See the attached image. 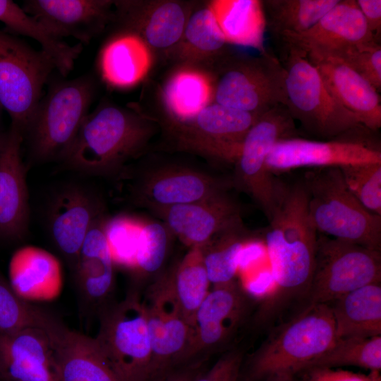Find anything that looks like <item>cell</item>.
Segmentation results:
<instances>
[{"label": "cell", "mask_w": 381, "mask_h": 381, "mask_svg": "<svg viewBox=\"0 0 381 381\" xmlns=\"http://www.w3.org/2000/svg\"><path fill=\"white\" fill-rule=\"evenodd\" d=\"M265 233L275 288L260 307L265 325L284 321L303 310L310 287L318 231L310 217L302 181L285 184Z\"/></svg>", "instance_id": "6da1fadb"}, {"label": "cell", "mask_w": 381, "mask_h": 381, "mask_svg": "<svg viewBox=\"0 0 381 381\" xmlns=\"http://www.w3.org/2000/svg\"><path fill=\"white\" fill-rule=\"evenodd\" d=\"M337 340L329 304H315L277 325L248 358L245 381L294 377Z\"/></svg>", "instance_id": "7a4b0ae2"}, {"label": "cell", "mask_w": 381, "mask_h": 381, "mask_svg": "<svg viewBox=\"0 0 381 381\" xmlns=\"http://www.w3.org/2000/svg\"><path fill=\"white\" fill-rule=\"evenodd\" d=\"M149 136L150 127L139 115L104 104L87 115L62 161L81 173L111 174L137 155Z\"/></svg>", "instance_id": "3957f363"}, {"label": "cell", "mask_w": 381, "mask_h": 381, "mask_svg": "<svg viewBox=\"0 0 381 381\" xmlns=\"http://www.w3.org/2000/svg\"><path fill=\"white\" fill-rule=\"evenodd\" d=\"M318 234L381 249V216L365 208L347 188L339 167L310 169L302 180Z\"/></svg>", "instance_id": "277c9868"}, {"label": "cell", "mask_w": 381, "mask_h": 381, "mask_svg": "<svg viewBox=\"0 0 381 381\" xmlns=\"http://www.w3.org/2000/svg\"><path fill=\"white\" fill-rule=\"evenodd\" d=\"M286 104L294 121L320 138L333 139L365 128L327 89L306 52L284 44Z\"/></svg>", "instance_id": "5b68a950"}, {"label": "cell", "mask_w": 381, "mask_h": 381, "mask_svg": "<svg viewBox=\"0 0 381 381\" xmlns=\"http://www.w3.org/2000/svg\"><path fill=\"white\" fill-rule=\"evenodd\" d=\"M95 89L89 75L59 81L50 87L39 102L25 133L35 159L63 160L89 114Z\"/></svg>", "instance_id": "8992f818"}, {"label": "cell", "mask_w": 381, "mask_h": 381, "mask_svg": "<svg viewBox=\"0 0 381 381\" xmlns=\"http://www.w3.org/2000/svg\"><path fill=\"white\" fill-rule=\"evenodd\" d=\"M95 338L121 381H151L152 353L142 298L136 291L98 313Z\"/></svg>", "instance_id": "52a82bcc"}, {"label": "cell", "mask_w": 381, "mask_h": 381, "mask_svg": "<svg viewBox=\"0 0 381 381\" xmlns=\"http://www.w3.org/2000/svg\"><path fill=\"white\" fill-rule=\"evenodd\" d=\"M295 121L286 106L263 114L246 134L235 161V184L260 206L267 219L278 205L285 183L267 167V159L279 140L294 136Z\"/></svg>", "instance_id": "ba28073f"}, {"label": "cell", "mask_w": 381, "mask_h": 381, "mask_svg": "<svg viewBox=\"0 0 381 381\" xmlns=\"http://www.w3.org/2000/svg\"><path fill=\"white\" fill-rule=\"evenodd\" d=\"M55 65L44 51L0 30V104L25 138Z\"/></svg>", "instance_id": "9c48e42d"}, {"label": "cell", "mask_w": 381, "mask_h": 381, "mask_svg": "<svg viewBox=\"0 0 381 381\" xmlns=\"http://www.w3.org/2000/svg\"><path fill=\"white\" fill-rule=\"evenodd\" d=\"M381 282V253L318 233L307 308L329 304L363 286Z\"/></svg>", "instance_id": "30bf717a"}, {"label": "cell", "mask_w": 381, "mask_h": 381, "mask_svg": "<svg viewBox=\"0 0 381 381\" xmlns=\"http://www.w3.org/2000/svg\"><path fill=\"white\" fill-rule=\"evenodd\" d=\"M214 83L215 103L262 115L286 104L285 70L267 52L258 57L228 56Z\"/></svg>", "instance_id": "8fae6325"}, {"label": "cell", "mask_w": 381, "mask_h": 381, "mask_svg": "<svg viewBox=\"0 0 381 381\" xmlns=\"http://www.w3.org/2000/svg\"><path fill=\"white\" fill-rule=\"evenodd\" d=\"M171 274L172 270L157 279L142 298L151 342V380L154 381L183 365L193 336V328L174 296Z\"/></svg>", "instance_id": "7c38bea8"}, {"label": "cell", "mask_w": 381, "mask_h": 381, "mask_svg": "<svg viewBox=\"0 0 381 381\" xmlns=\"http://www.w3.org/2000/svg\"><path fill=\"white\" fill-rule=\"evenodd\" d=\"M346 135L325 141L295 136L284 138L276 143L268 155L267 169L276 176L302 167L316 169L381 163L380 147L366 140Z\"/></svg>", "instance_id": "4fadbf2b"}, {"label": "cell", "mask_w": 381, "mask_h": 381, "mask_svg": "<svg viewBox=\"0 0 381 381\" xmlns=\"http://www.w3.org/2000/svg\"><path fill=\"white\" fill-rule=\"evenodd\" d=\"M248 308L247 296L236 280L213 286L195 313L183 365L227 344L244 320Z\"/></svg>", "instance_id": "5bb4252c"}, {"label": "cell", "mask_w": 381, "mask_h": 381, "mask_svg": "<svg viewBox=\"0 0 381 381\" xmlns=\"http://www.w3.org/2000/svg\"><path fill=\"white\" fill-rule=\"evenodd\" d=\"M152 209L189 248L204 247L219 234L243 222L239 205L227 192L196 202Z\"/></svg>", "instance_id": "9a60e30c"}, {"label": "cell", "mask_w": 381, "mask_h": 381, "mask_svg": "<svg viewBox=\"0 0 381 381\" xmlns=\"http://www.w3.org/2000/svg\"><path fill=\"white\" fill-rule=\"evenodd\" d=\"M261 116L211 103L190 122L183 140L189 147L234 163L246 134Z\"/></svg>", "instance_id": "2e32d148"}, {"label": "cell", "mask_w": 381, "mask_h": 381, "mask_svg": "<svg viewBox=\"0 0 381 381\" xmlns=\"http://www.w3.org/2000/svg\"><path fill=\"white\" fill-rule=\"evenodd\" d=\"M24 136L11 126L0 133V237L16 240L29 222L28 192L21 145Z\"/></svg>", "instance_id": "e0dca14e"}, {"label": "cell", "mask_w": 381, "mask_h": 381, "mask_svg": "<svg viewBox=\"0 0 381 381\" xmlns=\"http://www.w3.org/2000/svg\"><path fill=\"white\" fill-rule=\"evenodd\" d=\"M43 329L53 349L60 381H121L95 338L70 329L54 315Z\"/></svg>", "instance_id": "ac0fdd59"}, {"label": "cell", "mask_w": 381, "mask_h": 381, "mask_svg": "<svg viewBox=\"0 0 381 381\" xmlns=\"http://www.w3.org/2000/svg\"><path fill=\"white\" fill-rule=\"evenodd\" d=\"M111 1L28 0L22 8L52 35L73 37L87 44L111 19Z\"/></svg>", "instance_id": "d6986e66"}, {"label": "cell", "mask_w": 381, "mask_h": 381, "mask_svg": "<svg viewBox=\"0 0 381 381\" xmlns=\"http://www.w3.org/2000/svg\"><path fill=\"white\" fill-rule=\"evenodd\" d=\"M306 54L335 99L353 113L365 128L378 130L381 127L380 93L339 58L316 51Z\"/></svg>", "instance_id": "ffe728a7"}, {"label": "cell", "mask_w": 381, "mask_h": 381, "mask_svg": "<svg viewBox=\"0 0 381 381\" xmlns=\"http://www.w3.org/2000/svg\"><path fill=\"white\" fill-rule=\"evenodd\" d=\"M231 183L186 167H166L148 172L138 196L150 207H165L204 200L227 192Z\"/></svg>", "instance_id": "44dd1931"}, {"label": "cell", "mask_w": 381, "mask_h": 381, "mask_svg": "<svg viewBox=\"0 0 381 381\" xmlns=\"http://www.w3.org/2000/svg\"><path fill=\"white\" fill-rule=\"evenodd\" d=\"M100 216L90 229L74 268L83 312L99 313L108 305L114 285V261Z\"/></svg>", "instance_id": "7402d4cb"}, {"label": "cell", "mask_w": 381, "mask_h": 381, "mask_svg": "<svg viewBox=\"0 0 381 381\" xmlns=\"http://www.w3.org/2000/svg\"><path fill=\"white\" fill-rule=\"evenodd\" d=\"M100 216L98 201L81 187H66L52 200L49 210L51 236L73 270L87 233Z\"/></svg>", "instance_id": "603a6c76"}, {"label": "cell", "mask_w": 381, "mask_h": 381, "mask_svg": "<svg viewBox=\"0 0 381 381\" xmlns=\"http://www.w3.org/2000/svg\"><path fill=\"white\" fill-rule=\"evenodd\" d=\"M1 381H60L46 332L29 327L0 335Z\"/></svg>", "instance_id": "cb8c5ba5"}, {"label": "cell", "mask_w": 381, "mask_h": 381, "mask_svg": "<svg viewBox=\"0 0 381 381\" xmlns=\"http://www.w3.org/2000/svg\"><path fill=\"white\" fill-rule=\"evenodd\" d=\"M280 37L286 44L323 53L375 40L356 0H339L309 30L299 34H284Z\"/></svg>", "instance_id": "d4e9b609"}, {"label": "cell", "mask_w": 381, "mask_h": 381, "mask_svg": "<svg viewBox=\"0 0 381 381\" xmlns=\"http://www.w3.org/2000/svg\"><path fill=\"white\" fill-rule=\"evenodd\" d=\"M8 284L25 301H51L63 286L59 260L49 251L34 246L17 249L8 263Z\"/></svg>", "instance_id": "484cf974"}, {"label": "cell", "mask_w": 381, "mask_h": 381, "mask_svg": "<svg viewBox=\"0 0 381 381\" xmlns=\"http://www.w3.org/2000/svg\"><path fill=\"white\" fill-rule=\"evenodd\" d=\"M115 5L128 32L138 35L150 48H169L181 40L188 18L179 3L121 1Z\"/></svg>", "instance_id": "4316f807"}, {"label": "cell", "mask_w": 381, "mask_h": 381, "mask_svg": "<svg viewBox=\"0 0 381 381\" xmlns=\"http://www.w3.org/2000/svg\"><path fill=\"white\" fill-rule=\"evenodd\" d=\"M152 64L150 47L140 37L130 32L113 37L99 56L104 80L119 88L131 87L142 81Z\"/></svg>", "instance_id": "83f0119b"}, {"label": "cell", "mask_w": 381, "mask_h": 381, "mask_svg": "<svg viewBox=\"0 0 381 381\" xmlns=\"http://www.w3.org/2000/svg\"><path fill=\"white\" fill-rule=\"evenodd\" d=\"M329 305L337 339L381 335V282L349 292Z\"/></svg>", "instance_id": "f1b7e54d"}, {"label": "cell", "mask_w": 381, "mask_h": 381, "mask_svg": "<svg viewBox=\"0 0 381 381\" xmlns=\"http://www.w3.org/2000/svg\"><path fill=\"white\" fill-rule=\"evenodd\" d=\"M207 5L226 43L252 47L260 54L267 52L264 43L266 20L262 1L214 0Z\"/></svg>", "instance_id": "f546056e"}, {"label": "cell", "mask_w": 381, "mask_h": 381, "mask_svg": "<svg viewBox=\"0 0 381 381\" xmlns=\"http://www.w3.org/2000/svg\"><path fill=\"white\" fill-rule=\"evenodd\" d=\"M214 83L207 73L190 67L173 73L163 91L169 113L178 121L191 122L214 99Z\"/></svg>", "instance_id": "4dcf8cb0"}, {"label": "cell", "mask_w": 381, "mask_h": 381, "mask_svg": "<svg viewBox=\"0 0 381 381\" xmlns=\"http://www.w3.org/2000/svg\"><path fill=\"white\" fill-rule=\"evenodd\" d=\"M0 21L6 32L31 37L52 59L56 68L66 76L73 69L74 61L83 49L81 43L71 46L52 35L40 22L28 14L16 3L0 0Z\"/></svg>", "instance_id": "1f68e13d"}, {"label": "cell", "mask_w": 381, "mask_h": 381, "mask_svg": "<svg viewBox=\"0 0 381 381\" xmlns=\"http://www.w3.org/2000/svg\"><path fill=\"white\" fill-rule=\"evenodd\" d=\"M171 282L179 308L193 328L195 313L211 284L204 263L203 247L189 248L172 270Z\"/></svg>", "instance_id": "d6a6232c"}, {"label": "cell", "mask_w": 381, "mask_h": 381, "mask_svg": "<svg viewBox=\"0 0 381 381\" xmlns=\"http://www.w3.org/2000/svg\"><path fill=\"white\" fill-rule=\"evenodd\" d=\"M252 241L241 222L219 234L203 247L204 263L211 284L235 280L243 250Z\"/></svg>", "instance_id": "836d02e7"}, {"label": "cell", "mask_w": 381, "mask_h": 381, "mask_svg": "<svg viewBox=\"0 0 381 381\" xmlns=\"http://www.w3.org/2000/svg\"><path fill=\"white\" fill-rule=\"evenodd\" d=\"M266 26L274 35L299 34L312 28L339 0L262 1Z\"/></svg>", "instance_id": "e575fe53"}, {"label": "cell", "mask_w": 381, "mask_h": 381, "mask_svg": "<svg viewBox=\"0 0 381 381\" xmlns=\"http://www.w3.org/2000/svg\"><path fill=\"white\" fill-rule=\"evenodd\" d=\"M180 41L181 53L185 58L209 57L223 61L227 56L226 42L208 5L197 10L188 18Z\"/></svg>", "instance_id": "d590c367"}, {"label": "cell", "mask_w": 381, "mask_h": 381, "mask_svg": "<svg viewBox=\"0 0 381 381\" xmlns=\"http://www.w3.org/2000/svg\"><path fill=\"white\" fill-rule=\"evenodd\" d=\"M313 366H356L370 372H380L381 335L337 339L328 351L307 368Z\"/></svg>", "instance_id": "8d00e7d4"}, {"label": "cell", "mask_w": 381, "mask_h": 381, "mask_svg": "<svg viewBox=\"0 0 381 381\" xmlns=\"http://www.w3.org/2000/svg\"><path fill=\"white\" fill-rule=\"evenodd\" d=\"M49 316L47 312L19 298L0 276V335L29 327L43 329Z\"/></svg>", "instance_id": "74e56055"}, {"label": "cell", "mask_w": 381, "mask_h": 381, "mask_svg": "<svg viewBox=\"0 0 381 381\" xmlns=\"http://www.w3.org/2000/svg\"><path fill=\"white\" fill-rule=\"evenodd\" d=\"M351 193L368 211L381 216V163L339 167Z\"/></svg>", "instance_id": "f35d334b"}, {"label": "cell", "mask_w": 381, "mask_h": 381, "mask_svg": "<svg viewBox=\"0 0 381 381\" xmlns=\"http://www.w3.org/2000/svg\"><path fill=\"white\" fill-rule=\"evenodd\" d=\"M144 222L128 217L105 223V235L114 263L135 267L138 241Z\"/></svg>", "instance_id": "ab89813d"}, {"label": "cell", "mask_w": 381, "mask_h": 381, "mask_svg": "<svg viewBox=\"0 0 381 381\" xmlns=\"http://www.w3.org/2000/svg\"><path fill=\"white\" fill-rule=\"evenodd\" d=\"M325 54L339 58L366 80L379 93L380 92V40H374Z\"/></svg>", "instance_id": "60d3db41"}, {"label": "cell", "mask_w": 381, "mask_h": 381, "mask_svg": "<svg viewBox=\"0 0 381 381\" xmlns=\"http://www.w3.org/2000/svg\"><path fill=\"white\" fill-rule=\"evenodd\" d=\"M168 248L166 227L157 222L144 223L135 258V268L143 274L156 272L162 266Z\"/></svg>", "instance_id": "b9f144b4"}, {"label": "cell", "mask_w": 381, "mask_h": 381, "mask_svg": "<svg viewBox=\"0 0 381 381\" xmlns=\"http://www.w3.org/2000/svg\"><path fill=\"white\" fill-rule=\"evenodd\" d=\"M242 349L224 353L206 372H200L193 381H238L243 360Z\"/></svg>", "instance_id": "7bdbcfd3"}, {"label": "cell", "mask_w": 381, "mask_h": 381, "mask_svg": "<svg viewBox=\"0 0 381 381\" xmlns=\"http://www.w3.org/2000/svg\"><path fill=\"white\" fill-rule=\"evenodd\" d=\"M296 381H381L380 372L368 375L336 368L313 366L307 368L294 376Z\"/></svg>", "instance_id": "ee69618b"}, {"label": "cell", "mask_w": 381, "mask_h": 381, "mask_svg": "<svg viewBox=\"0 0 381 381\" xmlns=\"http://www.w3.org/2000/svg\"><path fill=\"white\" fill-rule=\"evenodd\" d=\"M367 24L368 28L375 40H380L381 33V1L356 0Z\"/></svg>", "instance_id": "f6af8a7d"}, {"label": "cell", "mask_w": 381, "mask_h": 381, "mask_svg": "<svg viewBox=\"0 0 381 381\" xmlns=\"http://www.w3.org/2000/svg\"><path fill=\"white\" fill-rule=\"evenodd\" d=\"M199 373V366L197 363L189 364L183 368L174 369L155 381H193Z\"/></svg>", "instance_id": "bcb514c9"}, {"label": "cell", "mask_w": 381, "mask_h": 381, "mask_svg": "<svg viewBox=\"0 0 381 381\" xmlns=\"http://www.w3.org/2000/svg\"><path fill=\"white\" fill-rule=\"evenodd\" d=\"M262 381H296L294 377H276L268 378Z\"/></svg>", "instance_id": "7dc6e473"}, {"label": "cell", "mask_w": 381, "mask_h": 381, "mask_svg": "<svg viewBox=\"0 0 381 381\" xmlns=\"http://www.w3.org/2000/svg\"><path fill=\"white\" fill-rule=\"evenodd\" d=\"M1 108H2V107H1V104H0V111H1Z\"/></svg>", "instance_id": "c3c4849f"}, {"label": "cell", "mask_w": 381, "mask_h": 381, "mask_svg": "<svg viewBox=\"0 0 381 381\" xmlns=\"http://www.w3.org/2000/svg\"><path fill=\"white\" fill-rule=\"evenodd\" d=\"M1 381V380H0Z\"/></svg>", "instance_id": "681fc988"}]
</instances>
